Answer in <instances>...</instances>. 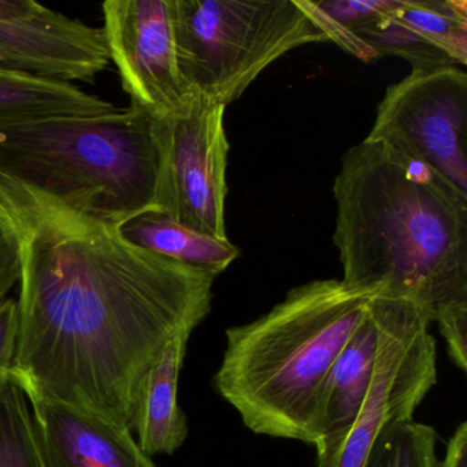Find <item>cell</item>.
Instances as JSON below:
<instances>
[{"mask_svg": "<svg viewBox=\"0 0 467 467\" xmlns=\"http://www.w3.org/2000/svg\"><path fill=\"white\" fill-rule=\"evenodd\" d=\"M0 231L20 265L12 371L26 395L132 431L144 376L171 337L209 316L217 275L2 173Z\"/></svg>", "mask_w": 467, "mask_h": 467, "instance_id": "6da1fadb", "label": "cell"}, {"mask_svg": "<svg viewBox=\"0 0 467 467\" xmlns=\"http://www.w3.org/2000/svg\"><path fill=\"white\" fill-rule=\"evenodd\" d=\"M333 193L341 283L418 306L466 371L467 196L428 166L368 139L344 155Z\"/></svg>", "mask_w": 467, "mask_h": 467, "instance_id": "7a4b0ae2", "label": "cell"}, {"mask_svg": "<svg viewBox=\"0 0 467 467\" xmlns=\"http://www.w3.org/2000/svg\"><path fill=\"white\" fill-rule=\"evenodd\" d=\"M371 299L340 280L291 289L261 318L226 330L215 389L254 433L311 445L319 388Z\"/></svg>", "mask_w": 467, "mask_h": 467, "instance_id": "3957f363", "label": "cell"}, {"mask_svg": "<svg viewBox=\"0 0 467 467\" xmlns=\"http://www.w3.org/2000/svg\"><path fill=\"white\" fill-rule=\"evenodd\" d=\"M0 173L121 225L160 213L158 117L130 105L108 116L0 125Z\"/></svg>", "mask_w": 467, "mask_h": 467, "instance_id": "277c9868", "label": "cell"}, {"mask_svg": "<svg viewBox=\"0 0 467 467\" xmlns=\"http://www.w3.org/2000/svg\"><path fill=\"white\" fill-rule=\"evenodd\" d=\"M173 20L185 86L225 108L289 51L327 42L299 0H173Z\"/></svg>", "mask_w": 467, "mask_h": 467, "instance_id": "5b68a950", "label": "cell"}, {"mask_svg": "<svg viewBox=\"0 0 467 467\" xmlns=\"http://www.w3.org/2000/svg\"><path fill=\"white\" fill-rule=\"evenodd\" d=\"M379 341L376 370L359 414L340 441L317 453V467H366L385 429L414 420L437 382L436 340L426 314L406 300L374 297Z\"/></svg>", "mask_w": 467, "mask_h": 467, "instance_id": "8992f818", "label": "cell"}, {"mask_svg": "<svg viewBox=\"0 0 467 467\" xmlns=\"http://www.w3.org/2000/svg\"><path fill=\"white\" fill-rule=\"evenodd\" d=\"M368 140L381 141L467 196V75L451 67L412 70L388 87Z\"/></svg>", "mask_w": 467, "mask_h": 467, "instance_id": "52a82bcc", "label": "cell"}, {"mask_svg": "<svg viewBox=\"0 0 467 467\" xmlns=\"http://www.w3.org/2000/svg\"><path fill=\"white\" fill-rule=\"evenodd\" d=\"M225 109L193 95L179 113L158 117L162 144L160 213L220 240H229L225 225L229 154Z\"/></svg>", "mask_w": 467, "mask_h": 467, "instance_id": "ba28073f", "label": "cell"}, {"mask_svg": "<svg viewBox=\"0 0 467 467\" xmlns=\"http://www.w3.org/2000/svg\"><path fill=\"white\" fill-rule=\"evenodd\" d=\"M102 10L109 58L130 105L157 117L179 113L193 94L177 62L173 0H108Z\"/></svg>", "mask_w": 467, "mask_h": 467, "instance_id": "9c48e42d", "label": "cell"}, {"mask_svg": "<svg viewBox=\"0 0 467 467\" xmlns=\"http://www.w3.org/2000/svg\"><path fill=\"white\" fill-rule=\"evenodd\" d=\"M102 29L32 0H0V67L72 84L108 67Z\"/></svg>", "mask_w": 467, "mask_h": 467, "instance_id": "30bf717a", "label": "cell"}, {"mask_svg": "<svg viewBox=\"0 0 467 467\" xmlns=\"http://www.w3.org/2000/svg\"><path fill=\"white\" fill-rule=\"evenodd\" d=\"M26 396L47 467H157L130 429L59 401Z\"/></svg>", "mask_w": 467, "mask_h": 467, "instance_id": "8fae6325", "label": "cell"}, {"mask_svg": "<svg viewBox=\"0 0 467 467\" xmlns=\"http://www.w3.org/2000/svg\"><path fill=\"white\" fill-rule=\"evenodd\" d=\"M373 299L319 388L311 429V445L317 453L327 452L340 441L370 389L379 341V314Z\"/></svg>", "mask_w": 467, "mask_h": 467, "instance_id": "7c38bea8", "label": "cell"}, {"mask_svg": "<svg viewBox=\"0 0 467 467\" xmlns=\"http://www.w3.org/2000/svg\"><path fill=\"white\" fill-rule=\"evenodd\" d=\"M192 332L171 337L147 371L136 395L132 431L139 447L152 455H171L188 436V422L179 404V379Z\"/></svg>", "mask_w": 467, "mask_h": 467, "instance_id": "4fadbf2b", "label": "cell"}, {"mask_svg": "<svg viewBox=\"0 0 467 467\" xmlns=\"http://www.w3.org/2000/svg\"><path fill=\"white\" fill-rule=\"evenodd\" d=\"M117 110L113 103L75 84L0 67V125L51 117H100Z\"/></svg>", "mask_w": 467, "mask_h": 467, "instance_id": "5bb4252c", "label": "cell"}, {"mask_svg": "<svg viewBox=\"0 0 467 467\" xmlns=\"http://www.w3.org/2000/svg\"><path fill=\"white\" fill-rule=\"evenodd\" d=\"M121 232L146 250L217 277L240 255L239 248L229 240L193 231L162 213L136 215L122 223Z\"/></svg>", "mask_w": 467, "mask_h": 467, "instance_id": "9a60e30c", "label": "cell"}, {"mask_svg": "<svg viewBox=\"0 0 467 467\" xmlns=\"http://www.w3.org/2000/svg\"><path fill=\"white\" fill-rule=\"evenodd\" d=\"M0 467H47L28 396L12 370L0 379Z\"/></svg>", "mask_w": 467, "mask_h": 467, "instance_id": "2e32d148", "label": "cell"}, {"mask_svg": "<svg viewBox=\"0 0 467 467\" xmlns=\"http://www.w3.org/2000/svg\"><path fill=\"white\" fill-rule=\"evenodd\" d=\"M392 15L450 57L456 67L467 64L466 0H398Z\"/></svg>", "mask_w": 467, "mask_h": 467, "instance_id": "e0dca14e", "label": "cell"}, {"mask_svg": "<svg viewBox=\"0 0 467 467\" xmlns=\"http://www.w3.org/2000/svg\"><path fill=\"white\" fill-rule=\"evenodd\" d=\"M392 12L360 29L355 36L359 37L377 57H400L411 64L412 70L436 69L455 65L450 57L423 39L414 29L401 23Z\"/></svg>", "mask_w": 467, "mask_h": 467, "instance_id": "ac0fdd59", "label": "cell"}, {"mask_svg": "<svg viewBox=\"0 0 467 467\" xmlns=\"http://www.w3.org/2000/svg\"><path fill=\"white\" fill-rule=\"evenodd\" d=\"M439 436L431 426L414 420L385 429L366 467H439Z\"/></svg>", "mask_w": 467, "mask_h": 467, "instance_id": "d6986e66", "label": "cell"}, {"mask_svg": "<svg viewBox=\"0 0 467 467\" xmlns=\"http://www.w3.org/2000/svg\"><path fill=\"white\" fill-rule=\"evenodd\" d=\"M314 4L330 20L355 35L389 15L395 9L396 0H321Z\"/></svg>", "mask_w": 467, "mask_h": 467, "instance_id": "ffe728a7", "label": "cell"}, {"mask_svg": "<svg viewBox=\"0 0 467 467\" xmlns=\"http://www.w3.org/2000/svg\"><path fill=\"white\" fill-rule=\"evenodd\" d=\"M299 2L306 13L313 18L316 26L324 32L325 36L327 37V42H335L336 45L340 46L344 50L351 53L352 56L358 57V58L366 62H371L379 58L377 54L370 47H368L359 37L355 36L352 32L347 31L343 26L330 20L327 15H324L316 6L314 2H310V0H299Z\"/></svg>", "mask_w": 467, "mask_h": 467, "instance_id": "44dd1931", "label": "cell"}, {"mask_svg": "<svg viewBox=\"0 0 467 467\" xmlns=\"http://www.w3.org/2000/svg\"><path fill=\"white\" fill-rule=\"evenodd\" d=\"M18 335L17 300H0V379L12 370Z\"/></svg>", "mask_w": 467, "mask_h": 467, "instance_id": "7402d4cb", "label": "cell"}, {"mask_svg": "<svg viewBox=\"0 0 467 467\" xmlns=\"http://www.w3.org/2000/svg\"><path fill=\"white\" fill-rule=\"evenodd\" d=\"M20 280V265L12 243L0 231V300L6 299L9 292Z\"/></svg>", "mask_w": 467, "mask_h": 467, "instance_id": "603a6c76", "label": "cell"}, {"mask_svg": "<svg viewBox=\"0 0 467 467\" xmlns=\"http://www.w3.org/2000/svg\"><path fill=\"white\" fill-rule=\"evenodd\" d=\"M439 467H467V423L462 422L447 444L445 456Z\"/></svg>", "mask_w": 467, "mask_h": 467, "instance_id": "cb8c5ba5", "label": "cell"}]
</instances>
